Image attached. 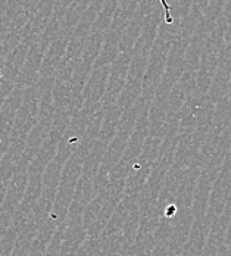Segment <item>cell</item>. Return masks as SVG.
<instances>
[{
	"label": "cell",
	"instance_id": "obj_1",
	"mask_svg": "<svg viewBox=\"0 0 231 256\" xmlns=\"http://www.w3.org/2000/svg\"><path fill=\"white\" fill-rule=\"evenodd\" d=\"M160 2V6L164 9V18H165V22L166 24H172L174 20L171 16V6L168 4V0H159Z\"/></svg>",
	"mask_w": 231,
	"mask_h": 256
}]
</instances>
